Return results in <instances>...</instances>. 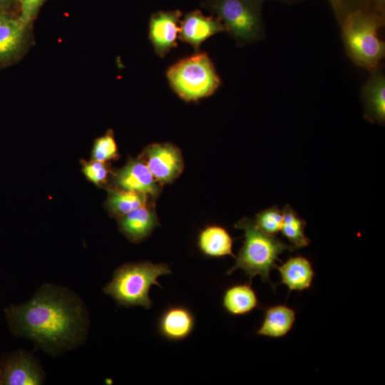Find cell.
Masks as SVG:
<instances>
[{"label":"cell","instance_id":"cell-1","mask_svg":"<svg viewBox=\"0 0 385 385\" xmlns=\"http://www.w3.org/2000/svg\"><path fill=\"white\" fill-rule=\"evenodd\" d=\"M11 332L31 340L37 349L58 356L82 346L90 327L88 308L68 287L41 285L26 302L5 309Z\"/></svg>","mask_w":385,"mask_h":385},{"label":"cell","instance_id":"cell-2","mask_svg":"<svg viewBox=\"0 0 385 385\" xmlns=\"http://www.w3.org/2000/svg\"><path fill=\"white\" fill-rule=\"evenodd\" d=\"M235 227L244 230L245 240L235 265L227 274L237 269L242 270L251 283L252 278L260 275L264 282H270V271L276 267L279 255L287 250L294 251L292 245H287L275 235H270L257 227L254 220L245 217L235 224Z\"/></svg>","mask_w":385,"mask_h":385},{"label":"cell","instance_id":"cell-3","mask_svg":"<svg viewBox=\"0 0 385 385\" xmlns=\"http://www.w3.org/2000/svg\"><path fill=\"white\" fill-rule=\"evenodd\" d=\"M171 273L170 268L165 263L154 264L149 261L125 263L115 270L112 279L103 290L119 306L149 309L153 304L149 297L150 287L155 284L161 287L158 278Z\"/></svg>","mask_w":385,"mask_h":385},{"label":"cell","instance_id":"cell-4","mask_svg":"<svg viewBox=\"0 0 385 385\" xmlns=\"http://www.w3.org/2000/svg\"><path fill=\"white\" fill-rule=\"evenodd\" d=\"M384 24L382 15L356 10L347 16L342 26L346 53L358 66L376 70L384 57L385 44L378 32Z\"/></svg>","mask_w":385,"mask_h":385},{"label":"cell","instance_id":"cell-5","mask_svg":"<svg viewBox=\"0 0 385 385\" xmlns=\"http://www.w3.org/2000/svg\"><path fill=\"white\" fill-rule=\"evenodd\" d=\"M166 76L175 93L188 102L211 96L221 83L212 61L200 51L170 66Z\"/></svg>","mask_w":385,"mask_h":385},{"label":"cell","instance_id":"cell-6","mask_svg":"<svg viewBox=\"0 0 385 385\" xmlns=\"http://www.w3.org/2000/svg\"><path fill=\"white\" fill-rule=\"evenodd\" d=\"M264 0H205V9L219 18L227 31L240 42H251L262 36Z\"/></svg>","mask_w":385,"mask_h":385},{"label":"cell","instance_id":"cell-7","mask_svg":"<svg viewBox=\"0 0 385 385\" xmlns=\"http://www.w3.org/2000/svg\"><path fill=\"white\" fill-rule=\"evenodd\" d=\"M0 368L3 385H41L46 373L39 360L26 351L19 350L2 359Z\"/></svg>","mask_w":385,"mask_h":385},{"label":"cell","instance_id":"cell-8","mask_svg":"<svg viewBox=\"0 0 385 385\" xmlns=\"http://www.w3.org/2000/svg\"><path fill=\"white\" fill-rule=\"evenodd\" d=\"M140 159L159 184L173 181L183 169V159L180 149L170 143L148 145L143 152Z\"/></svg>","mask_w":385,"mask_h":385},{"label":"cell","instance_id":"cell-9","mask_svg":"<svg viewBox=\"0 0 385 385\" xmlns=\"http://www.w3.org/2000/svg\"><path fill=\"white\" fill-rule=\"evenodd\" d=\"M181 16L179 10L160 11L151 15L149 38L158 56L165 57L177 46Z\"/></svg>","mask_w":385,"mask_h":385},{"label":"cell","instance_id":"cell-10","mask_svg":"<svg viewBox=\"0 0 385 385\" xmlns=\"http://www.w3.org/2000/svg\"><path fill=\"white\" fill-rule=\"evenodd\" d=\"M115 188L156 197L160 188L146 164L140 158L131 159L113 175Z\"/></svg>","mask_w":385,"mask_h":385},{"label":"cell","instance_id":"cell-11","mask_svg":"<svg viewBox=\"0 0 385 385\" xmlns=\"http://www.w3.org/2000/svg\"><path fill=\"white\" fill-rule=\"evenodd\" d=\"M223 31H226V28L219 18L215 15L206 16L196 9L186 14L180 20L179 38L198 51L205 40Z\"/></svg>","mask_w":385,"mask_h":385},{"label":"cell","instance_id":"cell-12","mask_svg":"<svg viewBox=\"0 0 385 385\" xmlns=\"http://www.w3.org/2000/svg\"><path fill=\"white\" fill-rule=\"evenodd\" d=\"M118 223L120 231L133 242H139L148 237L159 225L152 202H147L119 217Z\"/></svg>","mask_w":385,"mask_h":385},{"label":"cell","instance_id":"cell-13","mask_svg":"<svg viewBox=\"0 0 385 385\" xmlns=\"http://www.w3.org/2000/svg\"><path fill=\"white\" fill-rule=\"evenodd\" d=\"M195 318L188 308L180 305L168 307L160 315L158 328L165 339L179 341L187 338L193 331Z\"/></svg>","mask_w":385,"mask_h":385},{"label":"cell","instance_id":"cell-14","mask_svg":"<svg viewBox=\"0 0 385 385\" xmlns=\"http://www.w3.org/2000/svg\"><path fill=\"white\" fill-rule=\"evenodd\" d=\"M364 117L371 123L383 124L385 121V78L376 70L361 89Z\"/></svg>","mask_w":385,"mask_h":385},{"label":"cell","instance_id":"cell-15","mask_svg":"<svg viewBox=\"0 0 385 385\" xmlns=\"http://www.w3.org/2000/svg\"><path fill=\"white\" fill-rule=\"evenodd\" d=\"M29 26L14 17L0 26V66L13 63L21 54Z\"/></svg>","mask_w":385,"mask_h":385},{"label":"cell","instance_id":"cell-16","mask_svg":"<svg viewBox=\"0 0 385 385\" xmlns=\"http://www.w3.org/2000/svg\"><path fill=\"white\" fill-rule=\"evenodd\" d=\"M280 274L281 284L289 291H303L309 289L312 283L314 271L311 262L304 257L296 256L288 259L276 267Z\"/></svg>","mask_w":385,"mask_h":385},{"label":"cell","instance_id":"cell-17","mask_svg":"<svg viewBox=\"0 0 385 385\" xmlns=\"http://www.w3.org/2000/svg\"><path fill=\"white\" fill-rule=\"evenodd\" d=\"M233 239L228 231L222 226L209 225L199 233L197 247L200 251L210 257H221L230 255L232 252Z\"/></svg>","mask_w":385,"mask_h":385},{"label":"cell","instance_id":"cell-18","mask_svg":"<svg viewBox=\"0 0 385 385\" xmlns=\"http://www.w3.org/2000/svg\"><path fill=\"white\" fill-rule=\"evenodd\" d=\"M295 319L294 310L287 305L279 304L269 307L257 334L273 338L282 337L292 329Z\"/></svg>","mask_w":385,"mask_h":385},{"label":"cell","instance_id":"cell-19","mask_svg":"<svg viewBox=\"0 0 385 385\" xmlns=\"http://www.w3.org/2000/svg\"><path fill=\"white\" fill-rule=\"evenodd\" d=\"M222 306L231 315H244L257 307L258 299L250 283L239 284L225 290L222 297Z\"/></svg>","mask_w":385,"mask_h":385},{"label":"cell","instance_id":"cell-20","mask_svg":"<svg viewBox=\"0 0 385 385\" xmlns=\"http://www.w3.org/2000/svg\"><path fill=\"white\" fill-rule=\"evenodd\" d=\"M149 198L145 194L115 187L108 190L106 205L111 215L119 217L146 204Z\"/></svg>","mask_w":385,"mask_h":385},{"label":"cell","instance_id":"cell-21","mask_svg":"<svg viewBox=\"0 0 385 385\" xmlns=\"http://www.w3.org/2000/svg\"><path fill=\"white\" fill-rule=\"evenodd\" d=\"M282 225L281 232L295 248L307 247L309 240L304 234L306 221L289 205L282 209Z\"/></svg>","mask_w":385,"mask_h":385},{"label":"cell","instance_id":"cell-22","mask_svg":"<svg viewBox=\"0 0 385 385\" xmlns=\"http://www.w3.org/2000/svg\"><path fill=\"white\" fill-rule=\"evenodd\" d=\"M282 219V211L272 206L257 213L254 222L262 232L276 235L281 230Z\"/></svg>","mask_w":385,"mask_h":385},{"label":"cell","instance_id":"cell-23","mask_svg":"<svg viewBox=\"0 0 385 385\" xmlns=\"http://www.w3.org/2000/svg\"><path fill=\"white\" fill-rule=\"evenodd\" d=\"M118 157V148L111 130L97 138L92 150V160L108 162Z\"/></svg>","mask_w":385,"mask_h":385},{"label":"cell","instance_id":"cell-24","mask_svg":"<svg viewBox=\"0 0 385 385\" xmlns=\"http://www.w3.org/2000/svg\"><path fill=\"white\" fill-rule=\"evenodd\" d=\"M82 171L88 180L98 186L108 182L110 168L105 162L92 160L91 162H82Z\"/></svg>","mask_w":385,"mask_h":385},{"label":"cell","instance_id":"cell-25","mask_svg":"<svg viewBox=\"0 0 385 385\" xmlns=\"http://www.w3.org/2000/svg\"><path fill=\"white\" fill-rule=\"evenodd\" d=\"M46 0H18L19 20L27 26H30L31 21L36 16L40 7Z\"/></svg>","mask_w":385,"mask_h":385},{"label":"cell","instance_id":"cell-26","mask_svg":"<svg viewBox=\"0 0 385 385\" xmlns=\"http://www.w3.org/2000/svg\"><path fill=\"white\" fill-rule=\"evenodd\" d=\"M0 7L15 16L16 11L19 12L18 0H0Z\"/></svg>","mask_w":385,"mask_h":385},{"label":"cell","instance_id":"cell-27","mask_svg":"<svg viewBox=\"0 0 385 385\" xmlns=\"http://www.w3.org/2000/svg\"><path fill=\"white\" fill-rule=\"evenodd\" d=\"M14 17L18 16H15L9 14V12L6 11L4 9L0 7V26L7 23L9 21H10Z\"/></svg>","mask_w":385,"mask_h":385},{"label":"cell","instance_id":"cell-28","mask_svg":"<svg viewBox=\"0 0 385 385\" xmlns=\"http://www.w3.org/2000/svg\"><path fill=\"white\" fill-rule=\"evenodd\" d=\"M376 9L381 15L384 14L385 0H374Z\"/></svg>","mask_w":385,"mask_h":385},{"label":"cell","instance_id":"cell-29","mask_svg":"<svg viewBox=\"0 0 385 385\" xmlns=\"http://www.w3.org/2000/svg\"><path fill=\"white\" fill-rule=\"evenodd\" d=\"M2 384V379H1V368H0V385Z\"/></svg>","mask_w":385,"mask_h":385}]
</instances>
